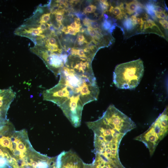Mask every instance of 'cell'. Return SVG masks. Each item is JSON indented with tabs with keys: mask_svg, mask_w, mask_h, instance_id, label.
<instances>
[{
	"mask_svg": "<svg viewBox=\"0 0 168 168\" xmlns=\"http://www.w3.org/2000/svg\"><path fill=\"white\" fill-rule=\"evenodd\" d=\"M86 124L94 133L95 154L116 164H121L119 145L124 136L136 128L134 122L111 105L100 118Z\"/></svg>",
	"mask_w": 168,
	"mask_h": 168,
	"instance_id": "cell-1",
	"label": "cell"
},
{
	"mask_svg": "<svg viewBox=\"0 0 168 168\" xmlns=\"http://www.w3.org/2000/svg\"><path fill=\"white\" fill-rule=\"evenodd\" d=\"M112 21L110 20L105 19L102 24L103 29L105 30H109L112 27Z\"/></svg>",
	"mask_w": 168,
	"mask_h": 168,
	"instance_id": "cell-17",
	"label": "cell"
},
{
	"mask_svg": "<svg viewBox=\"0 0 168 168\" xmlns=\"http://www.w3.org/2000/svg\"><path fill=\"white\" fill-rule=\"evenodd\" d=\"M6 159L4 158L0 157V167H3L6 163Z\"/></svg>",
	"mask_w": 168,
	"mask_h": 168,
	"instance_id": "cell-25",
	"label": "cell"
},
{
	"mask_svg": "<svg viewBox=\"0 0 168 168\" xmlns=\"http://www.w3.org/2000/svg\"><path fill=\"white\" fill-rule=\"evenodd\" d=\"M89 27L95 30H97L100 29L99 24L98 22L90 19Z\"/></svg>",
	"mask_w": 168,
	"mask_h": 168,
	"instance_id": "cell-19",
	"label": "cell"
},
{
	"mask_svg": "<svg viewBox=\"0 0 168 168\" xmlns=\"http://www.w3.org/2000/svg\"><path fill=\"white\" fill-rule=\"evenodd\" d=\"M145 21L142 18L138 17L136 19V23L137 25L138 24L140 25V29L142 30L143 25L144 24Z\"/></svg>",
	"mask_w": 168,
	"mask_h": 168,
	"instance_id": "cell-21",
	"label": "cell"
},
{
	"mask_svg": "<svg viewBox=\"0 0 168 168\" xmlns=\"http://www.w3.org/2000/svg\"><path fill=\"white\" fill-rule=\"evenodd\" d=\"M75 94L76 93L59 81L54 86L44 91L43 96L44 100L52 102L60 106Z\"/></svg>",
	"mask_w": 168,
	"mask_h": 168,
	"instance_id": "cell-7",
	"label": "cell"
},
{
	"mask_svg": "<svg viewBox=\"0 0 168 168\" xmlns=\"http://www.w3.org/2000/svg\"><path fill=\"white\" fill-rule=\"evenodd\" d=\"M80 96L79 94H75L59 106L72 124L76 128L79 127L81 124L84 106Z\"/></svg>",
	"mask_w": 168,
	"mask_h": 168,
	"instance_id": "cell-5",
	"label": "cell"
},
{
	"mask_svg": "<svg viewBox=\"0 0 168 168\" xmlns=\"http://www.w3.org/2000/svg\"><path fill=\"white\" fill-rule=\"evenodd\" d=\"M43 61L47 68L56 76L60 74L66 63L68 55L48 51H37L33 53Z\"/></svg>",
	"mask_w": 168,
	"mask_h": 168,
	"instance_id": "cell-6",
	"label": "cell"
},
{
	"mask_svg": "<svg viewBox=\"0 0 168 168\" xmlns=\"http://www.w3.org/2000/svg\"><path fill=\"white\" fill-rule=\"evenodd\" d=\"M57 158L59 168H84V163L72 151H63Z\"/></svg>",
	"mask_w": 168,
	"mask_h": 168,
	"instance_id": "cell-9",
	"label": "cell"
},
{
	"mask_svg": "<svg viewBox=\"0 0 168 168\" xmlns=\"http://www.w3.org/2000/svg\"><path fill=\"white\" fill-rule=\"evenodd\" d=\"M109 11L110 13H112L117 19L121 20L124 17L125 19L127 18L124 9V4L123 3L120 4L119 6L114 7L111 6Z\"/></svg>",
	"mask_w": 168,
	"mask_h": 168,
	"instance_id": "cell-12",
	"label": "cell"
},
{
	"mask_svg": "<svg viewBox=\"0 0 168 168\" xmlns=\"http://www.w3.org/2000/svg\"><path fill=\"white\" fill-rule=\"evenodd\" d=\"M142 33H152L156 34L164 38L165 36L158 26L150 19H147L145 21L144 28Z\"/></svg>",
	"mask_w": 168,
	"mask_h": 168,
	"instance_id": "cell-11",
	"label": "cell"
},
{
	"mask_svg": "<svg viewBox=\"0 0 168 168\" xmlns=\"http://www.w3.org/2000/svg\"><path fill=\"white\" fill-rule=\"evenodd\" d=\"M2 157L6 159V155L3 150L0 148V157Z\"/></svg>",
	"mask_w": 168,
	"mask_h": 168,
	"instance_id": "cell-27",
	"label": "cell"
},
{
	"mask_svg": "<svg viewBox=\"0 0 168 168\" xmlns=\"http://www.w3.org/2000/svg\"><path fill=\"white\" fill-rule=\"evenodd\" d=\"M155 4L152 2H147L145 5V8L147 13L154 19H156L155 14Z\"/></svg>",
	"mask_w": 168,
	"mask_h": 168,
	"instance_id": "cell-14",
	"label": "cell"
},
{
	"mask_svg": "<svg viewBox=\"0 0 168 168\" xmlns=\"http://www.w3.org/2000/svg\"><path fill=\"white\" fill-rule=\"evenodd\" d=\"M168 123L167 107L146 131L134 138V140L144 144L148 149L151 156L153 155L159 142L167 135Z\"/></svg>",
	"mask_w": 168,
	"mask_h": 168,
	"instance_id": "cell-3",
	"label": "cell"
},
{
	"mask_svg": "<svg viewBox=\"0 0 168 168\" xmlns=\"http://www.w3.org/2000/svg\"><path fill=\"white\" fill-rule=\"evenodd\" d=\"M104 15L105 18V19H107L108 18V16L107 15H106V14H104Z\"/></svg>",
	"mask_w": 168,
	"mask_h": 168,
	"instance_id": "cell-29",
	"label": "cell"
},
{
	"mask_svg": "<svg viewBox=\"0 0 168 168\" xmlns=\"http://www.w3.org/2000/svg\"><path fill=\"white\" fill-rule=\"evenodd\" d=\"M99 4L100 8L102 11L105 12L107 11L110 4L106 0H100Z\"/></svg>",
	"mask_w": 168,
	"mask_h": 168,
	"instance_id": "cell-16",
	"label": "cell"
},
{
	"mask_svg": "<svg viewBox=\"0 0 168 168\" xmlns=\"http://www.w3.org/2000/svg\"><path fill=\"white\" fill-rule=\"evenodd\" d=\"M155 14L156 17L162 19H167V18L168 16L165 12H155Z\"/></svg>",
	"mask_w": 168,
	"mask_h": 168,
	"instance_id": "cell-20",
	"label": "cell"
},
{
	"mask_svg": "<svg viewBox=\"0 0 168 168\" xmlns=\"http://www.w3.org/2000/svg\"><path fill=\"white\" fill-rule=\"evenodd\" d=\"M140 2L137 0H133L126 3L124 9L125 12L131 15L135 12Z\"/></svg>",
	"mask_w": 168,
	"mask_h": 168,
	"instance_id": "cell-13",
	"label": "cell"
},
{
	"mask_svg": "<svg viewBox=\"0 0 168 168\" xmlns=\"http://www.w3.org/2000/svg\"><path fill=\"white\" fill-rule=\"evenodd\" d=\"M74 22L78 25H82L81 23L80 19L79 18L75 17L74 18Z\"/></svg>",
	"mask_w": 168,
	"mask_h": 168,
	"instance_id": "cell-28",
	"label": "cell"
},
{
	"mask_svg": "<svg viewBox=\"0 0 168 168\" xmlns=\"http://www.w3.org/2000/svg\"><path fill=\"white\" fill-rule=\"evenodd\" d=\"M55 157H49L37 153L29 155L14 162L12 168H57Z\"/></svg>",
	"mask_w": 168,
	"mask_h": 168,
	"instance_id": "cell-4",
	"label": "cell"
},
{
	"mask_svg": "<svg viewBox=\"0 0 168 168\" xmlns=\"http://www.w3.org/2000/svg\"><path fill=\"white\" fill-rule=\"evenodd\" d=\"M67 28L68 29V34L75 35L77 33L79 32L77 30L70 27L69 26H68Z\"/></svg>",
	"mask_w": 168,
	"mask_h": 168,
	"instance_id": "cell-23",
	"label": "cell"
},
{
	"mask_svg": "<svg viewBox=\"0 0 168 168\" xmlns=\"http://www.w3.org/2000/svg\"><path fill=\"white\" fill-rule=\"evenodd\" d=\"M96 6L93 5H91L85 8L84 10V12L85 14L93 13L96 11Z\"/></svg>",
	"mask_w": 168,
	"mask_h": 168,
	"instance_id": "cell-18",
	"label": "cell"
},
{
	"mask_svg": "<svg viewBox=\"0 0 168 168\" xmlns=\"http://www.w3.org/2000/svg\"><path fill=\"white\" fill-rule=\"evenodd\" d=\"M16 92L11 88L0 89V117L6 120L7 111L16 97Z\"/></svg>",
	"mask_w": 168,
	"mask_h": 168,
	"instance_id": "cell-10",
	"label": "cell"
},
{
	"mask_svg": "<svg viewBox=\"0 0 168 168\" xmlns=\"http://www.w3.org/2000/svg\"><path fill=\"white\" fill-rule=\"evenodd\" d=\"M123 24L125 29L128 31L132 30L134 27L130 18H125L123 22Z\"/></svg>",
	"mask_w": 168,
	"mask_h": 168,
	"instance_id": "cell-15",
	"label": "cell"
},
{
	"mask_svg": "<svg viewBox=\"0 0 168 168\" xmlns=\"http://www.w3.org/2000/svg\"><path fill=\"white\" fill-rule=\"evenodd\" d=\"M85 40L84 36L82 35H79L78 38V42H84Z\"/></svg>",
	"mask_w": 168,
	"mask_h": 168,
	"instance_id": "cell-26",
	"label": "cell"
},
{
	"mask_svg": "<svg viewBox=\"0 0 168 168\" xmlns=\"http://www.w3.org/2000/svg\"><path fill=\"white\" fill-rule=\"evenodd\" d=\"M159 22L164 29H168V22L165 19H161L159 20Z\"/></svg>",
	"mask_w": 168,
	"mask_h": 168,
	"instance_id": "cell-22",
	"label": "cell"
},
{
	"mask_svg": "<svg viewBox=\"0 0 168 168\" xmlns=\"http://www.w3.org/2000/svg\"><path fill=\"white\" fill-rule=\"evenodd\" d=\"M155 12H161L165 11V10L162 7L158 5H155Z\"/></svg>",
	"mask_w": 168,
	"mask_h": 168,
	"instance_id": "cell-24",
	"label": "cell"
},
{
	"mask_svg": "<svg viewBox=\"0 0 168 168\" xmlns=\"http://www.w3.org/2000/svg\"><path fill=\"white\" fill-rule=\"evenodd\" d=\"M143 62L140 58L118 64L113 73V81L116 86L132 89L139 84L143 75Z\"/></svg>",
	"mask_w": 168,
	"mask_h": 168,
	"instance_id": "cell-2",
	"label": "cell"
},
{
	"mask_svg": "<svg viewBox=\"0 0 168 168\" xmlns=\"http://www.w3.org/2000/svg\"><path fill=\"white\" fill-rule=\"evenodd\" d=\"M99 93V89L96 82L85 81L78 90L80 100L84 105L97 100Z\"/></svg>",
	"mask_w": 168,
	"mask_h": 168,
	"instance_id": "cell-8",
	"label": "cell"
}]
</instances>
